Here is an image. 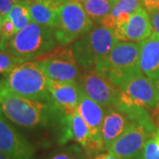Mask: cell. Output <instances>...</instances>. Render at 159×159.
<instances>
[{
    "instance_id": "8",
    "label": "cell",
    "mask_w": 159,
    "mask_h": 159,
    "mask_svg": "<svg viewBox=\"0 0 159 159\" xmlns=\"http://www.w3.org/2000/svg\"><path fill=\"white\" fill-rule=\"evenodd\" d=\"M156 130L153 122L132 121L107 151L117 159H135Z\"/></svg>"
},
{
    "instance_id": "12",
    "label": "cell",
    "mask_w": 159,
    "mask_h": 159,
    "mask_svg": "<svg viewBox=\"0 0 159 159\" xmlns=\"http://www.w3.org/2000/svg\"><path fill=\"white\" fill-rule=\"evenodd\" d=\"M78 112L89 126L91 138L100 150V152L102 153L103 148H105L102 136V123L104 119L105 108L92 100L86 94L81 86H80L79 90Z\"/></svg>"
},
{
    "instance_id": "27",
    "label": "cell",
    "mask_w": 159,
    "mask_h": 159,
    "mask_svg": "<svg viewBox=\"0 0 159 159\" xmlns=\"http://www.w3.org/2000/svg\"><path fill=\"white\" fill-rule=\"evenodd\" d=\"M142 6L145 8L148 12L159 11V0H141Z\"/></svg>"
},
{
    "instance_id": "3",
    "label": "cell",
    "mask_w": 159,
    "mask_h": 159,
    "mask_svg": "<svg viewBox=\"0 0 159 159\" xmlns=\"http://www.w3.org/2000/svg\"><path fill=\"white\" fill-rule=\"evenodd\" d=\"M48 80L49 78L40 69L36 61H28L4 74L0 83L20 97L53 103L48 89Z\"/></svg>"
},
{
    "instance_id": "23",
    "label": "cell",
    "mask_w": 159,
    "mask_h": 159,
    "mask_svg": "<svg viewBox=\"0 0 159 159\" xmlns=\"http://www.w3.org/2000/svg\"><path fill=\"white\" fill-rule=\"evenodd\" d=\"M31 61L28 58L19 57L0 51V74H6L23 63Z\"/></svg>"
},
{
    "instance_id": "24",
    "label": "cell",
    "mask_w": 159,
    "mask_h": 159,
    "mask_svg": "<svg viewBox=\"0 0 159 159\" xmlns=\"http://www.w3.org/2000/svg\"><path fill=\"white\" fill-rule=\"evenodd\" d=\"M16 33L17 31L14 27V24L7 15L6 17L4 18L2 23V29L0 34V51H4L7 43L11 41Z\"/></svg>"
},
{
    "instance_id": "2",
    "label": "cell",
    "mask_w": 159,
    "mask_h": 159,
    "mask_svg": "<svg viewBox=\"0 0 159 159\" xmlns=\"http://www.w3.org/2000/svg\"><path fill=\"white\" fill-rule=\"evenodd\" d=\"M139 55L140 43L118 41L94 69L119 89L129 79L142 74L139 66Z\"/></svg>"
},
{
    "instance_id": "1",
    "label": "cell",
    "mask_w": 159,
    "mask_h": 159,
    "mask_svg": "<svg viewBox=\"0 0 159 159\" xmlns=\"http://www.w3.org/2000/svg\"><path fill=\"white\" fill-rule=\"evenodd\" d=\"M0 108L7 119L25 128L45 126L56 115L62 114L53 103L20 97L1 83Z\"/></svg>"
},
{
    "instance_id": "32",
    "label": "cell",
    "mask_w": 159,
    "mask_h": 159,
    "mask_svg": "<svg viewBox=\"0 0 159 159\" xmlns=\"http://www.w3.org/2000/svg\"><path fill=\"white\" fill-rule=\"evenodd\" d=\"M3 20H4V18L1 16V14H0V34H1V29H2V23H3Z\"/></svg>"
},
{
    "instance_id": "4",
    "label": "cell",
    "mask_w": 159,
    "mask_h": 159,
    "mask_svg": "<svg viewBox=\"0 0 159 159\" xmlns=\"http://www.w3.org/2000/svg\"><path fill=\"white\" fill-rule=\"evenodd\" d=\"M56 39L54 29L30 22L17 32L7 43L4 52L29 60L55 50Z\"/></svg>"
},
{
    "instance_id": "22",
    "label": "cell",
    "mask_w": 159,
    "mask_h": 159,
    "mask_svg": "<svg viewBox=\"0 0 159 159\" xmlns=\"http://www.w3.org/2000/svg\"><path fill=\"white\" fill-rule=\"evenodd\" d=\"M88 156L81 147L76 144L70 145L57 150L46 159H88Z\"/></svg>"
},
{
    "instance_id": "10",
    "label": "cell",
    "mask_w": 159,
    "mask_h": 159,
    "mask_svg": "<svg viewBox=\"0 0 159 159\" xmlns=\"http://www.w3.org/2000/svg\"><path fill=\"white\" fill-rule=\"evenodd\" d=\"M0 151L11 159H34V146L10 124L0 108Z\"/></svg>"
},
{
    "instance_id": "6",
    "label": "cell",
    "mask_w": 159,
    "mask_h": 159,
    "mask_svg": "<svg viewBox=\"0 0 159 159\" xmlns=\"http://www.w3.org/2000/svg\"><path fill=\"white\" fill-rule=\"evenodd\" d=\"M117 42L113 30L100 25L93 27L88 34L77 40L72 49L80 66L90 69L108 55Z\"/></svg>"
},
{
    "instance_id": "14",
    "label": "cell",
    "mask_w": 159,
    "mask_h": 159,
    "mask_svg": "<svg viewBox=\"0 0 159 159\" xmlns=\"http://www.w3.org/2000/svg\"><path fill=\"white\" fill-rule=\"evenodd\" d=\"M113 33L118 41L122 42H142L149 37L153 29L147 10L140 7L134 11L125 25L117 27Z\"/></svg>"
},
{
    "instance_id": "33",
    "label": "cell",
    "mask_w": 159,
    "mask_h": 159,
    "mask_svg": "<svg viewBox=\"0 0 159 159\" xmlns=\"http://www.w3.org/2000/svg\"><path fill=\"white\" fill-rule=\"evenodd\" d=\"M11 2L13 4H16V3H19V2H21V1H24V0H11Z\"/></svg>"
},
{
    "instance_id": "30",
    "label": "cell",
    "mask_w": 159,
    "mask_h": 159,
    "mask_svg": "<svg viewBox=\"0 0 159 159\" xmlns=\"http://www.w3.org/2000/svg\"><path fill=\"white\" fill-rule=\"evenodd\" d=\"M0 159H11V157H9L8 156H6V154H4L3 152L0 151Z\"/></svg>"
},
{
    "instance_id": "5",
    "label": "cell",
    "mask_w": 159,
    "mask_h": 159,
    "mask_svg": "<svg viewBox=\"0 0 159 159\" xmlns=\"http://www.w3.org/2000/svg\"><path fill=\"white\" fill-rule=\"evenodd\" d=\"M57 26L54 29L56 42L65 47L79 40L93 29V21L89 17L81 3L68 0L57 10Z\"/></svg>"
},
{
    "instance_id": "7",
    "label": "cell",
    "mask_w": 159,
    "mask_h": 159,
    "mask_svg": "<svg viewBox=\"0 0 159 159\" xmlns=\"http://www.w3.org/2000/svg\"><path fill=\"white\" fill-rule=\"evenodd\" d=\"M35 61L49 79L64 82H77L79 68L72 47H59L37 57Z\"/></svg>"
},
{
    "instance_id": "11",
    "label": "cell",
    "mask_w": 159,
    "mask_h": 159,
    "mask_svg": "<svg viewBox=\"0 0 159 159\" xmlns=\"http://www.w3.org/2000/svg\"><path fill=\"white\" fill-rule=\"evenodd\" d=\"M119 89L128 101L138 106L155 109L159 105L156 82L143 74L129 79Z\"/></svg>"
},
{
    "instance_id": "9",
    "label": "cell",
    "mask_w": 159,
    "mask_h": 159,
    "mask_svg": "<svg viewBox=\"0 0 159 159\" xmlns=\"http://www.w3.org/2000/svg\"><path fill=\"white\" fill-rule=\"evenodd\" d=\"M81 88L92 100L103 108H118L121 102V91L95 69H88L81 77Z\"/></svg>"
},
{
    "instance_id": "21",
    "label": "cell",
    "mask_w": 159,
    "mask_h": 159,
    "mask_svg": "<svg viewBox=\"0 0 159 159\" xmlns=\"http://www.w3.org/2000/svg\"><path fill=\"white\" fill-rule=\"evenodd\" d=\"M8 16L14 24L17 32L24 29L30 22H32L29 12V0H24L14 4Z\"/></svg>"
},
{
    "instance_id": "20",
    "label": "cell",
    "mask_w": 159,
    "mask_h": 159,
    "mask_svg": "<svg viewBox=\"0 0 159 159\" xmlns=\"http://www.w3.org/2000/svg\"><path fill=\"white\" fill-rule=\"evenodd\" d=\"M118 2L119 0H86L81 5L91 20L101 25Z\"/></svg>"
},
{
    "instance_id": "13",
    "label": "cell",
    "mask_w": 159,
    "mask_h": 159,
    "mask_svg": "<svg viewBox=\"0 0 159 159\" xmlns=\"http://www.w3.org/2000/svg\"><path fill=\"white\" fill-rule=\"evenodd\" d=\"M62 126V136L59 141L60 143L65 144L69 141H74L83 148L88 157H91L94 154L98 155L101 153L91 138L89 126L78 111L72 116L64 115Z\"/></svg>"
},
{
    "instance_id": "28",
    "label": "cell",
    "mask_w": 159,
    "mask_h": 159,
    "mask_svg": "<svg viewBox=\"0 0 159 159\" xmlns=\"http://www.w3.org/2000/svg\"><path fill=\"white\" fill-rule=\"evenodd\" d=\"M148 15L153 29V33L159 34V11H149Z\"/></svg>"
},
{
    "instance_id": "31",
    "label": "cell",
    "mask_w": 159,
    "mask_h": 159,
    "mask_svg": "<svg viewBox=\"0 0 159 159\" xmlns=\"http://www.w3.org/2000/svg\"><path fill=\"white\" fill-rule=\"evenodd\" d=\"M156 86H157V93H158V97H159V78L156 81Z\"/></svg>"
},
{
    "instance_id": "16",
    "label": "cell",
    "mask_w": 159,
    "mask_h": 159,
    "mask_svg": "<svg viewBox=\"0 0 159 159\" xmlns=\"http://www.w3.org/2000/svg\"><path fill=\"white\" fill-rule=\"evenodd\" d=\"M130 118L113 106L105 108L102 123V136L104 148L108 150L111 146L122 135L131 124Z\"/></svg>"
},
{
    "instance_id": "26",
    "label": "cell",
    "mask_w": 159,
    "mask_h": 159,
    "mask_svg": "<svg viewBox=\"0 0 159 159\" xmlns=\"http://www.w3.org/2000/svg\"><path fill=\"white\" fill-rule=\"evenodd\" d=\"M14 4L11 0H0V14L3 18L6 17L11 11Z\"/></svg>"
},
{
    "instance_id": "19",
    "label": "cell",
    "mask_w": 159,
    "mask_h": 159,
    "mask_svg": "<svg viewBox=\"0 0 159 159\" xmlns=\"http://www.w3.org/2000/svg\"><path fill=\"white\" fill-rule=\"evenodd\" d=\"M142 7L141 0H119L110 14L102 20L101 25L113 30L115 28L125 25L131 15Z\"/></svg>"
},
{
    "instance_id": "34",
    "label": "cell",
    "mask_w": 159,
    "mask_h": 159,
    "mask_svg": "<svg viewBox=\"0 0 159 159\" xmlns=\"http://www.w3.org/2000/svg\"><path fill=\"white\" fill-rule=\"evenodd\" d=\"M72 1H75V2H79V3H82V2H84L86 0H72Z\"/></svg>"
},
{
    "instance_id": "29",
    "label": "cell",
    "mask_w": 159,
    "mask_h": 159,
    "mask_svg": "<svg viewBox=\"0 0 159 159\" xmlns=\"http://www.w3.org/2000/svg\"><path fill=\"white\" fill-rule=\"evenodd\" d=\"M94 159H117L110 153H100L97 155Z\"/></svg>"
},
{
    "instance_id": "17",
    "label": "cell",
    "mask_w": 159,
    "mask_h": 159,
    "mask_svg": "<svg viewBox=\"0 0 159 159\" xmlns=\"http://www.w3.org/2000/svg\"><path fill=\"white\" fill-rule=\"evenodd\" d=\"M139 43L140 69L144 75L156 81L159 78V34L152 33Z\"/></svg>"
},
{
    "instance_id": "18",
    "label": "cell",
    "mask_w": 159,
    "mask_h": 159,
    "mask_svg": "<svg viewBox=\"0 0 159 159\" xmlns=\"http://www.w3.org/2000/svg\"><path fill=\"white\" fill-rule=\"evenodd\" d=\"M68 0H29L32 22L55 29L57 26V10Z\"/></svg>"
},
{
    "instance_id": "15",
    "label": "cell",
    "mask_w": 159,
    "mask_h": 159,
    "mask_svg": "<svg viewBox=\"0 0 159 159\" xmlns=\"http://www.w3.org/2000/svg\"><path fill=\"white\" fill-rule=\"evenodd\" d=\"M48 89L52 102L65 116H72L78 111L80 86L77 82H64L49 79Z\"/></svg>"
},
{
    "instance_id": "25",
    "label": "cell",
    "mask_w": 159,
    "mask_h": 159,
    "mask_svg": "<svg viewBox=\"0 0 159 159\" xmlns=\"http://www.w3.org/2000/svg\"><path fill=\"white\" fill-rule=\"evenodd\" d=\"M135 159H159V146L153 136L148 139Z\"/></svg>"
}]
</instances>
